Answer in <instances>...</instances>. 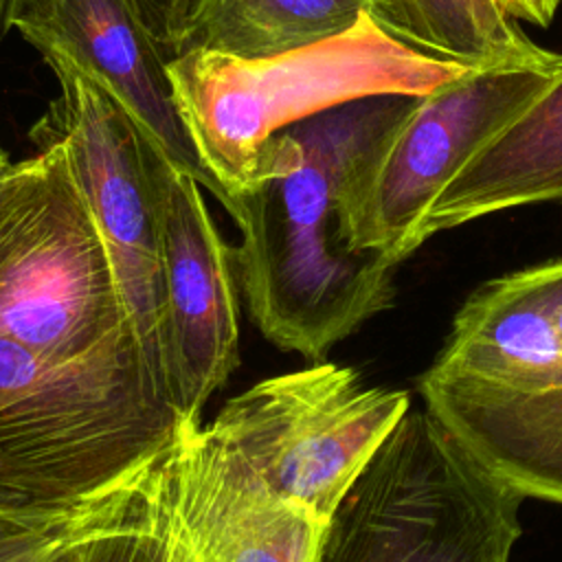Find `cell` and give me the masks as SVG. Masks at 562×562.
Wrapping results in <instances>:
<instances>
[{"instance_id": "cell-1", "label": "cell", "mask_w": 562, "mask_h": 562, "mask_svg": "<svg viewBox=\"0 0 562 562\" xmlns=\"http://www.w3.org/2000/svg\"><path fill=\"white\" fill-rule=\"evenodd\" d=\"M417 97H362L277 132L257 184L226 213L248 314L279 349L321 362L395 299L391 263L356 250L345 217L351 176L411 112Z\"/></svg>"}, {"instance_id": "cell-2", "label": "cell", "mask_w": 562, "mask_h": 562, "mask_svg": "<svg viewBox=\"0 0 562 562\" xmlns=\"http://www.w3.org/2000/svg\"><path fill=\"white\" fill-rule=\"evenodd\" d=\"M470 68L415 48L373 13L336 37L274 57L184 50L169 59L180 114L224 209L257 184L277 132L362 97H424Z\"/></svg>"}, {"instance_id": "cell-3", "label": "cell", "mask_w": 562, "mask_h": 562, "mask_svg": "<svg viewBox=\"0 0 562 562\" xmlns=\"http://www.w3.org/2000/svg\"><path fill=\"white\" fill-rule=\"evenodd\" d=\"M180 422L132 334L68 360L0 338V461L42 503L151 472Z\"/></svg>"}, {"instance_id": "cell-4", "label": "cell", "mask_w": 562, "mask_h": 562, "mask_svg": "<svg viewBox=\"0 0 562 562\" xmlns=\"http://www.w3.org/2000/svg\"><path fill=\"white\" fill-rule=\"evenodd\" d=\"M522 498L408 408L331 514L318 562H512Z\"/></svg>"}, {"instance_id": "cell-5", "label": "cell", "mask_w": 562, "mask_h": 562, "mask_svg": "<svg viewBox=\"0 0 562 562\" xmlns=\"http://www.w3.org/2000/svg\"><path fill=\"white\" fill-rule=\"evenodd\" d=\"M57 97L35 121L33 147H57L114 268L127 323L156 386L171 400L162 303L156 147L127 110L64 57H42Z\"/></svg>"}, {"instance_id": "cell-6", "label": "cell", "mask_w": 562, "mask_h": 562, "mask_svg": "<svg viewBox=\"0 0 562 562\" xmlns=\"http://www.w3.org/2000/svg\"><path fill=\"white\" fill-rule=\"evenodd\" d=\"M408 408L406 391L316 362L248 386L206 428L272 492L329 520Z\"/></svg>"}, {"instance_id": "cell-7", "label": "cell", "mask_w": 562, "mask_h": 562, "mask_svg": "<svg viewBox=\"0 0 562 562\" xmlns=\"http://www.w3.org/2000/svg\"><path fill=\"white\" fill-rule=\"evenodd\" d=\"M35 151L48 154L44 178L0 215V338L68 360L132 329L105 244L61 151Z\"/></svg>"}, {"instance_id": "cell-8", "label": "cell", "mask_w": 562, "mask_h": 562, "mask_svg": "<svg viewBox=\"0 0 562 562\" xmlns=\"http://www.w3.org/2000/svg\"><path fill=\"white\" fill-rule=\"evenodd\" d=\"M560 68H470L417 97L351 176L345 217L353 248L395 266L417 250L419 224L441 189Z\"/></svg>"}, {"instance_id": "cell-9", "label": "cell", "mask_w": 562, "mask_h": 562, "mask_svg": "<svg viewBox=\"0 0 562 562\" xmlns=\"http://www.w3.org/2000/svg\"><path fill=\"white\" fill-rule=\"evenodd\" d=\"M154 167L169 389L182 419L202 422L204 404L239 362L235 255L209 213L202 184L160 149Z\"/></svg>"}, {"instance_id": "cell-10", "label": "cell", "mask_w": 562, "mask_h": 562, "mask_svg": "<svg viewBox=\"0 0 562 562\" xmlns=\"http://www.w3.org/2000/svg\"><path fill=\"white\" fill-rule=\"evenodd\" d=\"M162 487L195 562H318L329 520L272 492L202 422H180Z\"/></svg>"}, {"instance_id": "cell-11", "label": "cell", "mask_w": 562, "mask_h": 562, "mask_svg": "<svg viewBox=\"0 0 562 562\" xmlns=\"http://www.w3.org/2000/svg\"><path fill=\"white\" fill-rule=\"evenodd\" d=\"M15 31L42 57H64L97 81L156 149L215 193L180 114L169 57L127 0H22Z\"/></svg>"}, {"instance_id": "cell-12", "label": "cell", "mask_w": 562, "mask_h": 562, "mask_svg": "<svg viewBox=\"0 0 562 562\" xmlns=\"http://www.w3.org/2000/svg\"><path fill=\"white\" fill-rule=\"evenodd\" d=\"M562 259L487 281L461 305L428 367L520 391L562 386Z\"/></svg>"}, {"instance_id": "cell-13", "label": "cell", "mask_w": 562, "mask_h": 562, "mask_svg": "<svg viewBox=\"0 0 562 562\" xmlns=\"http://www.w3.org/2000/svg\"><path fill=\"white\" fill-rule=\"evenodd\" d=\"M424 406L522 496L562 505V386L520 391L426 369Z\"/></svg>"}, {"instance_id": "cell-14", "label": "cell", "mask_w": 562, "mask_h": 562, "mask_svg": "<svg viewBox=\"0 0 562 562\" xmlns=\"http://www.w3.org/2000/svg\"><path fill=\"white\" fill-rule=\"evenodd\" d=\"M562 202V68L441 189L417 244L465 222L529 204Z\"/></svg>"}, {"instance_id": "cell-15", "label": "cell", "mask_w": 562, "mask_h": 562, "mask_svg": "<svg viewBox=\"0 0 562 562\" xmlns=\"http://www.w3.org/2000/svg\"><path fill=\"white\" fill-rule=\"evenodd\" d=\"M380 22L435 57L472 68H560L562 53L538 46L498 0H378Z\"/></svg>"}, {"instance_id": "cell-16", "label": "cell", "mask_w": 562, "mask_h": 562, "mask_svg": "<svg viewBox=\"0 0 562 562\" xmlns=\"http://www.w3.org/2000/svg\"><path fill=\"white\" fill-rule=\"evenodd\" d=\"M367 13L380 20V2L202 0L184 50H209L239 59L274 57L336 37Z\"/></svg>"}, {"instance_id": "cell-17", "label": "cell", "mask_w": 562, "mask_h": 562, "mask_svg": "<svg viewBox=\"0 0 562 562\" xmlns=\"http://www.w3.org/2000/svg\"><path fill=\"white\" fill-rule=\"evenodd\" d=\"M160 463L86 498L0 509V562H50L81 542L125 527L143 512Z\"/></svg>"}, {"instance_id": "cell-18", "label": "cell", "mask_w": 562, "mask_h": 562, "mask_svg": "<svg viewBox=\"0 0 562 562\" xmlns=\"http://www.w3.org/2000/svg\"><path fill=\"white\" fill-rule=\"evenodd\" d=\"M158 479L160 468L143 512L125 527L83 542L77 551V562H160Z\"/></svg>"}, {"instance_id": "cell-19", "label": "cell", "mask_w": 562, "mask_h": 562, "mask_svg": "<svg viewBox=\"0 0 562 562\" xmlns=\"http://www.w3.org/2000/svg\"><path fill=\"white\" fill-rule=\"evenodd\" d=\"M156 44L176 57L184 50L202 0H127Z\"/></svg>"}, {"instance_id": "cell-20", "label": "cell", "mask_w": 562, "mask_h": 562, "mask_svg": "<svg viewBox=\"0 0 562 562\" xmlns=\"http://www.w3.org/2000/svg\"><path fill=\"white\" fill-rule=\"evenodd\" d=\"M48 169V154L35 151V156L11 162L7 169L0 171V215L15 204L24 193H29L46 173Z\"/></svg>"}, {"instance_id": "cell-21", "label": "cell", "mask_w": 562, "mask_h": 562, "mask_svg": "<svg viewBox=\"0 0 562 562\" xmlns=\"http://www.w3.org/2000/svg\"><path fill=\"white\" fill-rule=\"evenodd\" d=\"M158 525H160V562H195L187 542L180 536L176 518L162 487V465L158 479Z\"/></svg>"}, {"instance_id": "cell-22", "label": "cell", "mask_w": 562, "mask_h": 562, "mask_svg": "<svg viewBox=\"0 0 562 562\" xmlns=\"http://www.w3.org/2000/svg\"><path fill=\"white\" fill-rule=\"evenodd\" d=\"M501 7L518 22H527V24H533V26H540V29H547L562 0H498Z\"/></svg>"}, {"instance_id": "cell-23", "label": "cell", "mask_w": 562, "mask_h": 562, "mask_svg": "<svg viewBox=\"0 0 562 562\" xmlns=\"http://www.w3.org/2000/svg\"><path fill=\"white\" fill-rule=\"evenodd\" d=\"M33 503H42V501H37L26 490V485L0 461V509H13V507L33 505Z\"/></svg>"}, {"instance_id": "cell-24", "label": "cell", "mask_w": 562, "mask_h": 562, "mask_svg": "<svg viewBox=\"0 0 562 562\" xmlns=\"http://www.w3.org/2000/svg\"><path fill=\"white\" fill-rule=\"evenodd\" d=\"M22 0H0V44L4 37L15 31V18Z\"/></svg>"}, {"instance_id": "cell-25", "label": "cell", "mask_w": 562, "mask_h": 562, "mask_svg": "<svg viewBox=\"0 0 562 562\" xmlns=\"http://www.w3.org/2000/svg\"><path fill=\"white\" fill-rule=\"evenodd\" d=\"M83 544V542H81ZM81 544H77V547H72V549H68V551H64V553H59L57 558H53L50 562H77V551H79V547Z\"/></svg>"}, {"instance_id": "cell-26", "label": "cell", "mask_w": 562, "mask_h": 562, "mask_svg": "<svg viewBox=\"0 0 562 562\" xmlns=\"http://www.w3.org/2000/svg\"><path fill=\"white\" fill-rule=\"evenodd\" d=\"M9 165H11V162H9V158H7V154H4V149H2V147H0V171H2V169H7V167H9Z\"/></svg>"}, {"instance_id": "cell-27", "label": "cell", "mask_w": 562, "mask_h": 562, "mask_svg": "<svg viewBox=\"0 0 562 562\" xmlns=\"http://www.w3.org/2000/svg\"><path fill=\"white\" fill-rule=\"evenodd\" d=\"M560 331H562V314H560Z\"/></svg>"}]
</instances>
